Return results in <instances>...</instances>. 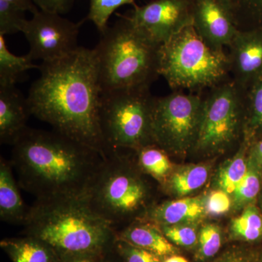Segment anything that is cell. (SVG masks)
I'll list each match as a JSON object with an SVG mask.
<instances>
[{
  "mask_svg": "<svg viewBox=\"0 0 262 262\" xmlns=\"http://www.w3.org/2000/svg\"><path fill=\"white\" fill-rule=\"evenodd\" d=\"M27 96L31 115L53 130L107 155L99 125L101 90L94 49L39 65Z\"/></svg>",
  "mask_w": 262,
  "mask_h": 262,
  "instance_id": "cell-1",
  "label": "cell"
},
{
  "mask_svg": "<svg viewBox=\"0 0 262 262\" xmlns=\"http://www.w3.org/2000/svg\"><path fill=\"white\" fill-rule=\"evenodd\" d=\"M13 147L18 185L37 201L82 196L106 158L54 130L28 127Z\"/></svg>",
  "mask_w": 262,
  "mask_h": 262,
  "instance_id": "cell-2",
  "label": "cell"
},
{
  "mask_svg": "<svg viewBox=\"0 0 262 262\" xmlns=\"http://www.w3.org/2000/svg\"><path fill=\"white\" fill-rule=\"evenodd\" d=\"M24 227L25 235L46 243L59 256L108 252L117 238L115 229L81 196L36 200Z\"/></svg>",
  "mask_w": 262,
  "mask_h": 262,
  "instance_id": "cell-3",
  "label": "cell"
},
{
  "mask_svg": "<svg viewBox=\"0 0 262 262\" xmlns=\"http://www.w3.org/2000/svg\"><path fill=\"white\" fill-rule=\"evenodd\" d=\"M160 46L127 16L108 27L94 48L101 94L151 87L160 76Z\"/></svg>",
  "mask_w": 262,
  "mask_h": 262,
  "instance_id": "cell-4",
  "label": "cell"
},
{
  "mask_svg": "<svg viewBox=\"0 0 262 262\" xmlns=\"http://www.w3.org/2000/svg\"><path fill=\"white\" fill-rule=\"evenodd\" d=\"M81 198L116 232L122 224L127 227L141 220L140 212L145 218L149 211L146 208L149 188L130 166L122 149L107 153L104 163Z\"/></svg>",
  "mask_w": 262,
  "mask_h": 262,
  "instance_id": "cell-5",
  "label": "cell"
},
{
  "mask_svg": "<svg viewBox=\"0 0 262 262\" xmlns=\"http://www.w3.org/2000/svg\"><path fill=\"white\" fill-rule=\"evenodd\" d=\"M159 75L173 91L201 94L230 78L227 52L213 51L193 25L161 45Z\"/></svg>",
  "mask_w": 262,
  "mask_h": 262,
  "instance_id": "cell-6",
  "label": "cell"
},
{
  "mask_svg": "<svg viewBox=\"0 0 262 262\" xmlns=\"http://www.w3.org/2000/svg\"><path fill=\"white\" fill-rule=\"evenodd\" d=\"M155 98L149 86L101 94L99 125L107 153L115 149L136 151L155 144Z\"/></svg>",
  "mask_w": 262,
  "mask_h": 262,
  "instance_id": "cell-7",
  "label": "cell"
},
{
  "mask_svg": "<svg viewBox=\"0 0 262 262\" xmlns=\"http://www.w3.org/2000/svg\"><path fill=\"white\" fill-rule=\"evenodd\" d=\"M194 148L205 152L225 149L237 137L244 108V91L232 78L206 90Z\"/></svg>",
  "mask_w": 262,
  "mask_h": 262,
  "instance_id": "cell-8",
  "label": "cell"
},
{
  "mask_svg": "<svg viewBox=\"0 0 262 262\" xmlns=\"http://www.w3.org/2000/svg\"><path fill=\"white\" fill-rule=\"evenodd\" d=\"M203 106L201 94L173 91L155 98L152 134L155 145L165 151H184L194 147Z\"/></svg>",
  "mask_w": 262,
  "mask_h": 262,
  "instance_id": "cell-9",
  "label": "cell"
},
{
  "mask_svg": "<svg viewBox=\"0 0 262 262\" xmlns=\"http://www.w3.org/2000/svg\"><path fill=\"white\" fill-rule=\"evenodd\" d=\"M82 22L75 23L58 13L38 10L22 29L29 42V56L42 63L70 56L80 48L78 36Z\"/></svg>",
  "mask_w": 262,
  "mask_h": 262,
  "instance_id": "cell-10",
  "label": "cell"
},
{
  "mask_svg": "<svg viewBox=\"0 0 262 262\" xmlns=\"http://www.w3.org/2000/svg\"><path fill=\"white\" fill-rule=\"evenodd\" d=\"M127 18L155 42L163 45L193 24L192 0H154L134 5Z\"/></svg>",
  "mask_w": 262,
  "mask_h": 262,
  "instance_id": "cell-11",
  "label": "cell"
},
{
  "mask_svg": "<svg viewBox=\"0 0 262 262\" xmlns=\"http://www.w3.org/2000/svg\"><path fill=\"white\" fill-rule=\"evenodd\" d=\"M193 27L203 40L219 53L232 42L238 32L227 0H192Z\"/></svg>",
  "mask_w": 262,
  "mask_h": 262,
  "instance_id": "cell-12",
  "label": "cell"
},
{
  "mask_svg": "<svg viewBox=\"0 0 262 262\" xmlns=\"http://www.w3.org/2000/svg\"><path fill=\"white\" fill-rule=\"evenodd\" d=\"M227 49L229 75L241 89L262 77V30H239Z\"/></svg>",
  "mask_w": 262,
  "mask_h": 262,
  "instance_id": "cell-13",
  "label": "cell"
},
{
  "mask_svg": "<svg viewBox=\"0 0 262 262\" xmlns=\"http://www.w3.org/2000/svg\"><path fill=\"white\" fill-rule=\"evenodd\" d=\"M31 114L27 98L15 85H0V141L13 146L24 131Z\"/></svg>",
  "mask_w": 262,
  "mask_h": 262,
  "instance_id": "cell-14",
  "label": "cell"
},
{
  "mask_svg": "<svg viewBox=\"0 0 262 262\" xmlns=\"http://www.w3.org/2000/svg\"><path fill=\"white\" fill-rule=\"evenodd\" d=\"M140 221H136L117 231V238L149 251L160 257L172 256L177 252V248L164 235L159 226L148 220L149 222Z\"/></svg>",
  "mask_w": 262,
  "mask_h": 262,
  "instance_id": "cell-15",
  "label": "cell"
},
{
  "mask_svg": "<svg viewBox=\"0 0 262 262\" xmlns=\"http://www.w3.org/2000/svg\"><path fill=\"white\" fill-rule=\"evenodd\" d=\"M205 213V201L203 199L187 198L151 206L144 220L159 227L182 225L199 220Z\"/></svg>",
  "mask_w": 262,
  "mask_h": 262,
  "instance_id": "cell-16",
  "label": "cell"
},
{
  "mask_svg": "<svg viewBox=\"0 0 262 262\" xmlns=\"http://www.w3.org/2000/svg\"><path fill=\"white\" fill-rule=\"evenodd\" d=\"M11 163L0 159V219L8 223L24 225L29 207L24 204L13 177Z\"/></svg>",
  "mask_w": 262,
  "mask_h": 262,
  "instance_id": "cell-17",
  "label": "cell"
},
{
  "mask_svg": "<svg viewBox=\"0 0 262 262\" xmlns=\"http://www.w3.org/2000/svg\"><path fill=\"white\" fill-rule=\"evenodd\" d=\"M0 246L13 262H58L60 257L49 245L28 235L2 239Z\"/></svg>",
  "mask_w": 262,
  "mask_h": 262,
  "instance_id": "cell-18",
  "label": "cell"
},
{
  "mask_svg": "<svg viewBox=\"0 0 262 262\" xmlns=\"http://www.w3.org/2000/svg\"><path fill=\"white\" fill-rule=\"evenodd\" d=\"M28 54L18 56L8 50L5 36L0 34V85H15L27 71L38 69Z\"/></svg>",
  "mask_w": 262,
  "mask_h": 262,
  "instance_id": "cell-19",
  "label": "cell"
},
{
  "mask_svg": "<svg viewBox=\"0 0 262 262\" xmlns=\"http://www.w3.org/2000/svg\"><path fill=\"white\" fill-rule=\"evenodd\" d=\"M208 169L205 165H192L177 170L168 180L169 189L179 196L190 194L206 182Z\"/></svg>",
  "mask_w": 262,
  "mask_h": 262,
  "instance_id": "cell-20",
  "label": "cell"
},
{
  "mask_svg": "<svg viewBox=\"0 0 262 262\" xmlns=\"http://www.w3.org/2000/svg\"><path fill=\"white\" fill-rule=\"evenodd\" d=\"M227 1L238 30H262V0Z\"/></svg>",
  "mask_w": 262,
  "mask_h": 262,
  "instance_id": "cell-21",
  "label": "cell"
},
{
  "mask_svg": "<svg viewBox=\"0 0 262 262\" xmlns=\"http://www.w3.org/2000/svg\"><path fill=\"white\" fill-rule=\"evenodd\" d=\"M139 152V165L142 171L163 180L171 169V164L166 151L153 144L136 150Z\"/></svg>",
  "mask_w": 262,
  "mask_h": 262,
  "instance_id": "cell-22",
  "label": "cell"
},
{
  "mask_svg": "<svg viewBox=\"0 0 262 262\" xmlns=\"http://www.w3.org/2000/svg\"><path fill=\"white\" fill-rule=\"evenodd\" d=\"M237 238L254 242L262 238V216L255 207L248 206L242 214L234 219L231 226Z\"/></svg>",
  "mask_w": 262,
  "mask_h": 262,
  "instance_id": "cell-23",
  "label": "cell"
},
{
  "mask_svg": "<svg viewBox=\"0 0 262 262\" xmlns=\"http://www.w3.org/2000/svg\"><path fill=\"white\" fill-rule=\"evenodd\" d=\"M136 0H90L88 20L96 26L101 34L108 28V21L114 12L125 5H135Z\"/></svg>",
  "mask_w": 262,
  "mask_h": 262,
  "instance_id": "cell-24",
  "label": "cell"
},
{
  "mask_svg": "<svg viewBox=\"0 0 262 262\" xmlns=\"http://www.w3.org/2000/svg\"><path fill=\"white\" fill-rule=\"evenodd\" d=\"M247 164L244 154L239 152L221 170L219 176V184L222 190L233 194L248 171Z\"/></svg>",
  "mask_w": 262,
  "mask_h": 262,
  "instance_id": "cell-25",
  "label": "cell"
},
{
  "mask_svg": "<svg viewBox=\"0 0 262 262\" xmlns=\"http://www.w3.org/2000/svg\"><path fill=\"white\" fill-rule=\"evenodd\" d=\"M222 246V234L219 227L206 225L201 229L198 235V248L196 258L201 261L214 256Z\"/></svg>",
  "mask_w": 262,
  "mask_h": 262,
  "instance_id": "cell-26",
  "label": "cell"
},
{
  "mask_svg": "<svg viewBox=\"0 0 262 262\" xmlns=\"http://www.w3.org/2000/svg\"><path fill=\"white\" fill-rule=\"evenodd\" d=\"M113 250L122 262H162L158 255L117 237Z\"/></svg>",
  "mask_w": 262,
  "mask_h": 262,
  "instance_id": "cell-27",
  "label": "cell"
},
{
  "mask_svg": "<svg viewBox=\"0 0 262 262\" xmlns=\"http://www.w3.org/2000/svg\"><path fill=\"white\" fill-rule=\"evenodd\" d=\"M260 190V179L258 172L251 167L246 177L234 191V201L236 206H241L252 201Z\"/></svg>",
  "mask_w": 262,
  "mask_h": 262,
  "instance_id": "cell-28",
  "label": "cell"
},
{
  "mask_svg": "<svg viewBox=\"0 0 262 262\" xmlns=\"http://www.w3.org/2000/svg\"><path fill=\"white\" fill-rule=\"evenodd\" d=\"M160 227L164 235L174 244L183 247L190 248L198 241L196 229L190 225H177Z\"/></svg>",
  "mask_w": 262,
  "mask_h": 262,
  "instance_id": "cell-29",
  "label": "cell"
},
{
  "mask_svg": "<svg viewBox=\"0 0 262 262\" xmlns=\"http://www.w3.org/2000/svg\"><path fill=\"white\" fill-rule=\"evenodd\" d=\"M244 96L252 115V123L262 127V77L244 90Z\"/></svg>",
  "mask_w": 262,
  "mask_h": 262,
  "instance_id": "cell-30",
  "label": "cell"
},
{
  "mask_svg": "<svg viewBox=\"0 0 262 262\" xmlns=\"http://www.w3.org/2000/svg\"><path fill=\"white\" fill-rule=\"evenodd\" d=\"M230 206L228 193L223 190L213 191L205 202L206 213L211 215H220L227 213Z\"/></svg>",
  "mask_w": 262,
  "mask_h": 262,
  "instance_id": "cell-31",
  "label": "cell"
},
{
  "mask_svg": "<svg viewBox=\"0 0 262 262\" xmlns=\"http://www.w3.org/2000/svg\"><path fill=\"white\" fill-rule=\"evenodd\" d=\"M38 10L33 0H0V12L25 15L26 12H30L33 15Z\"/></svg>",
  "mask_w": 262,
  "mask_h": 262,
  "instance_id": "cell-32",
  "label": "cell"
},
{
  "mask_svg": "<svg viewBox=\"0 0 262 262\" xmlns=\"http://www.w3.org/2000/svg\"><path fill=\"white\" fill-rule=\"evenodd\" d=\"M39 9L62 15L70 11L75 0H33Z\"/></svg>",
  "mask_w": 262,
  "mask_h": 262,
  "instance_id": "cell-33",
  "label": "cell"
},
{
  "mask_svg": "<svg viewBox=\"0 0 262 262\" xmlns=\"http://www.w3.org/2000/svg\"><path fill=\"white\" fill-rule=\"evenodd\" d=\"M254 253L241 248L231 249L221 255L213 262H256Z\"/></svg>",
  "mask_w": 262,
  "mask_h": 262,
  "instance_id": "cell-34",
  "label": "cell"
},
{
  "mask_svg": "<svg viewBox=\"0 0 262 262\" xmlns=\"http://www.w3.org/2000/svg\"><path fill=\"white\" fill-rule=\"evenodd\" d=\"M110 251L106 253L67 255V256H60L58 262H105Z\"/></svg>",
  "mask_w": 262,
  "mask_h": 262,
  "instance_id": "cell-35",
  "label": "cell"
},
{
  "mask_svg": "<svg viewBox=\"0 0 262 262\" xmlns=\"http://www.w3.org/2000/svg\"><path fill=\"white\" fill-rule=\"evenodd\" d=\"M254 155L256 160L262 165V140L256 144L254 149Z\"/></svg>",
  "mask_w": 262,
  "mask_h": 262,
  "instance_id": "cell-36",
  "label": "cell"
},
{
  "mask_svg": "<svg viewBox=\"0 0 262 262\" xmlns=\"http://www.w3.org/2000/svg\"><path fill=\"white\" fill-rule=\"evenodd\" d=\"M162 262H189L185 258L182 256H177V255H172L170 257L166 258Z\"/></svg>",
  "mask_w": 262,
  "mask_h": 262,
  "instance_id": "cell-37",
  "label": "cell"
},
{
  "mask_svg": "<svg viewBox=\"0 0 262 262\" xmlns=\"http://www.w3.org/2000/svg\"><path fill=\"white\" fill-rule=\"evenodd\" d=\"M105 262H122L120 258L116 254V253L114 251V250H112L110 253H108L107 258H106Z\"/></svg>",
  "mask_w": 262,
  "mask_h": 262,
  "instance_id": "cell-38",
  "label": "cell"
}]
</instances>
